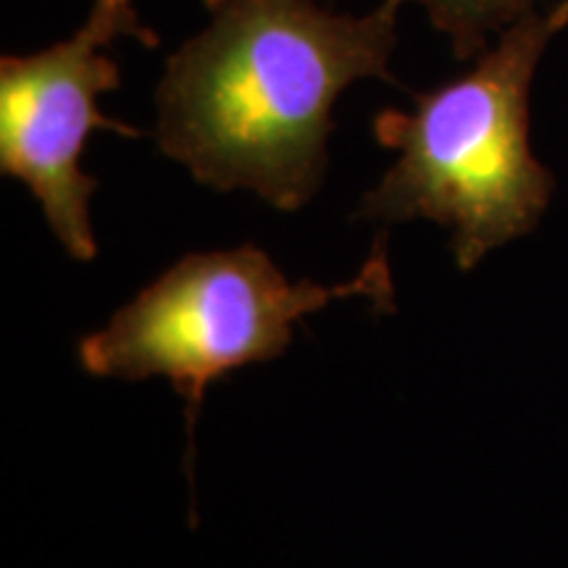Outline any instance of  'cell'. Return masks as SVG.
I'll use <instances>...</instances> for the list:
<instances>
[{
    "label": "cell",
    "mask_w": 568,
    "mask_h": 568,
    "mask_svg": "<svg viewBox=\"0 0 568 568\" xmlns=\"http://www.w3.org/2000/svg\"><path fill=\"white\" fill-rule=\"evenodd\" d=\"M406 3L337 13L318 0H205L209 24L155 88L159 151L205 187L301 211L324 184L337 98L361 80L397 84Z\"/></svg>",
    "instance_id": "cell-1"
},
{
    "label": "cell",
    "mask_w": 568,
    "mask_h": 568,
    "mask_svg": "<svg viewBox=\"0 0 568 568\" xmlns=\"http://www.w3.org/2000/svg\"><path fill=\"white\" fill-rule=\"evenodd\" d=\"M568 27V0L531 11L489 42L474 67L429 92L414 109L374 116V138L397 151L355 219L416 222L453 230L460 272L539 224L556 176L531 153L529 92L552 40Z\"/></svg>",
    "instance_id": "cell-2"
},
{
    "label": "cell",
    "mask_w": 568,
    "mask_h": 568,
    "mask_svg": "<svg viewBox=\"0 0 568 568\" xmlns=\"http://www.w3.org/2000/svg\"><path fill=\"white\" fill-rule=\"evenodd\" d=\"M355 295L393 311L385 234L358 276L335 287L290 282L255 245L193 253L119 308L109 326L82 337L77 355L95 376L122 382L166 376L184 400L193 453V429L213 379L276 358L293 343V326L303 316Z\"/></svg>",
    "instance_id": "cell-3"
},
{
    "label": "cell",
    "mask_w": 568,
    "mask_h": 568,
    "mask_svg": "<svg viewBox=\"0 0 568 568\" xmlns=\"http://www.w3.org/2000/svg\"><path fill=\"white\" fill-rule=\"evenodd\" d=\"M124 38L145 48L161 42L134 0H92L82 27L67 40L0 59V172L27 184L51 232L77 261L98 258L90 197L101 182L82 172L84 142L92 132L142 138L98 109V98L122 84L109 48Z\"/></svg>",
    "instance_id": "cell-4"
},
{
    "label": "cell",
    "mask_w": 568,
    "mask_h": 568,
    "mask_svg": "<svg viewBox=\"0 0 568 568\" xmlns=\"http://www.w3.org/2000/svg\"><path fill=\"white\" fill-rule=\"evenodd\" d=\"M418 3L437 32L450 40L458 61L477 59L510 24L537 11L539 0H408Z\"/></svg>",
    "instance_id": "cell-5"
}]
</instances>
